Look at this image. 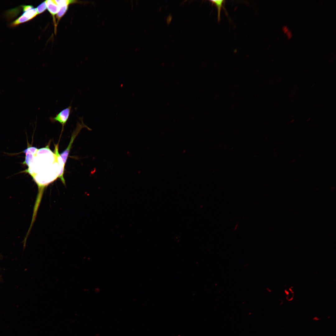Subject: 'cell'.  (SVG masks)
<instances>
[{"instance_id": "obj_8", "label": "cell", "mask_w": 336, "mask_h": 336, "mask_svg": "<svg viewBox=\"0 0 336 336\" xmlns=\"http://www.w3.org/2000/svg\"><path fill=\"white\" fill-rule=\"evenodd\" d=\"M68 6L60 7V10L56 14V18L57 19L58 21L66 12L68 10Z\"/></svg>"}, {"instance_id": "obj_7", "label": "cell", "mask_w": 336, "mask_h": 336, "mask_svg": "<svg viewBox=\"0 0 336 336\" xmlns=\"http://www.w3.org/2000/svg\"><path fill=\"white\" fill-rule=\"evenodd\" d=\"M56 4L59 7L68 6L73 3L77 2V1L75 0H54Z\"/></svg>"}, {"instance_id": "obj_1", "label": "cell", "mask_w": 336, "mask_h": 336, "mask_svg": "<svg viewBox=\"0 0 336 336\" xmlns=\"http://www.w3.org/2000/svg\"><path fill=\"white\" fill-rule=\"evenodd\" d=\"M79 121L77 123L76 127L72 133L71 138L68 146L67 147V148L65 149L64 151L62 152L60 155L65 165V163L66 162L67 159L72 146V143L75 138L82 128L86 127L87 128V126L83 122L82 118H79Z\"/></svg>"}, {"instance_id": "obj_11", "label": "cell", "mask_w": 336, "mask_h": 336, "mask_svg": "<svg viewBox=\"0 0 336 336\" xmlns=\"http://www.w3.org/2000/svg\"><path fill=\"white\" fill-rule=\"evenodd\" d=\"M293 294L291 291H289L287 293V299L290 300H291L293 297Z\"/></svg>"}, {"instance_id": "obj_10", "label": "cell", "mask_w": 336, "mask_h": 336, "mask_svg": "<svg viewBox=\"0 0 336 336\" xmlns=\"http://www.w3.org/2000/svg\"><path fill=\"white\" fill-rule=\"evenodd\" d=\"M21 6L22 7L23 11L24 12L34 8L32 5H22Z\"/></svg>"}, {"instance_id": "obj_2", "label": "cell", "mask_w": 336, "mask_h": 336, "mask_svg": "<svg viewBox=\"0 0 336 336\" xmlns=\"http://www.w3.org/2000/svg\"><path fill=\"white\" fill-rule=\"evenodd\" d=\"M72 106L69 105L67 108L62 110L57 114L55 116L50 117L49 119L52 122H58L62 126V130L70 117L71 112Z\"/></svg>"}, {"instance_id": "obj_5", "label": "cell", "mask_w": 336, "mask_h": 336, "mask_svg": "<svg viewBox=\"0 0 336 336\" xmlns=\"http://www.w3.org/2000/svg\"><path fill=\"white\" fill-rule=\"evenodd\" d=\"M45 1L47 8L53 17L54 22L55 26L56 24L54 17L55 15H56L59 12L60 7L56 4L54 0H48Z\"/></svg>"}, {"instance_id": "obj_3", "label": "cell", "mask_w": 336, "mask_h": 336, "mask_svg": "<svg viewBox=\"0 0 336 336\" xmlns=\"http://www.w3.org/2000/svg\"><path fill=\"white\" fill-rule=\"evenodd\" d=\"M38 14L36 8H33L24 12L17 19L11 24L12 26H15L20 24L26 22L35 17Z\"/></svg>"}, {"instance_id": "obj_9", "label": "cell", "mask_w": 336, "mask_h": 336, "mask_svg": "<svg viewBox=\"0 0 336 336\" xmlns=\"http://www.w3.org/2000/svg\"><path fill=\"white\" fill-rule=\"evenodd\" d=\"M38 14H41L43 12L47 9V5L46 1L41 3L36 8Z\"/></svg>"}, {"instance_id": "obj_6", "label": "cell", "mask_w": 336, "mask_h": 336, "mask_svg": "<svg viewBox=\"0 0 336 336\" xmlns=\"http://www.w3.org/2000/svg\"><path fill=\"white\" fill-rule=\"evenodd\" d=\"M212 4H214L216 7L217 10V18L218 21H219L220 20V13L221 9L223 7V4L225 1L224 0H211L210 1Z\"/></svg>"}, {"instance_id": "obj_12", "label": "cell", "mask_w": 336, "mask_h": 336, "mask_svg": "<svg viewBox=\"0 0 336 336\" xmlns=\"http://www.w3.org/2000/svg\"><path fill=\"white\" fill-rule=\"evenodd\" d=\"M283 30L285 33L287 32L288 31V29L286 26H284L283 28Z\"/></svg>"}, {"instance_id": "obj_13", "label": "cell", "mask_w": 336, "mask_h": 336, "mask_svg": "<svg viewBox=\"0 0 336 336\" xmlns=\"http://www.w3.org/2000/svg\"><path fill=\"white\" fill-rule=\"evenodd\" d=\"M287 35L288 36V38L290 39L291 37V32H290V31H288Z\"/></svg>"}, {"instance_id": "obj_4", "label": "cell", "mask_w": 336, "mask_h": 336, "mask_svg": "<svg viewBox=\"0 0 336 336\" xmlns=\"http://www.w3.org/2000/svg\"><path fill=\"white\" fill-rule=\"evenodd\" d=\"M55 149L54 150V153L57 156V161L58 163L59 168L60 170V172L59 174L58 177L62 181L63 184H65V180L63 177V174L64 170V166L65 165L64 164L63 160L61 157L60 155L58 153V144L54 145Z\"/></svg>"}]
</instances>
